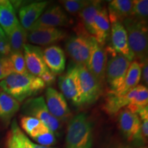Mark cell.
Instances as JSON below:
<instances>
[{"label":"cell","mask_w":148,"mask_h":148,"mask_svg":"<svg viewBox=\"0 0 148 148\" xmlns=\"http://www.w3.org/2000/svg\"><path fill=\"white\" fill-rule=\"evenodd\" d=\"M45 86L40 77L34 76L29 72L25 74L12 73L0 81L1 90L12 96L19 103L37 95Z\"/></svg>","instance_id":"cell-1"},{"label":"cell","mask_w":148,"mask_h":148,"mask_svg":"<svg viewBox=\"0 0 148 148\" xmlns=\"http://www.w3.org/2000/svg\"><path fill=\"white\" fill-rule=\"evenodd\" d=\"M92 125L86 114L81 113L69 121L66 148H92Z\"/></svg>","instance_id":"cell-2"},{"label":"cell","mask_w":148,"mask_h":148,"mask_svg":"<svg viewBox=\"0 0 148 148\" xmlns=\"http://www.w3.org/2000/svg\"><path fill=\"white\" fill-rule=\"evenodd\" d=\"M122 24L127 32L128 45L134 59L140 64L147 59V25L130 17Z\"/></svg>","instance_id":"cell-3"},{"label":"cell","mask_w":148,"mask_h":148,"mask_svg":"<svg viewBox=\"0 0 148 148\" xmlns=\"http://www.w3.org/2000/svg\"><path fill=\"white\" fill-rule=\"evenodd\" d=\"M105 49L107 53L110 54V58L107 62L106 79L110 88L109 92H115L124 82L131 62L124 56L116 53L110 46Z\"/></svg>","instance_id":"cell-4"},{"label":"cell","mask_w":148,"mask_h":148,"mask_svg":"<svg viewBox=\"0 0 148 148\" xmlns=\"http://www.w3.org/2000/svg\"><path fill=\"white\" fill-rule=\"evenodd\" d=\"M21 111L24 115L36 118L49 128L54 134L58 135L61 129V123L49 112L43 97L27 99L23 103Z\"/></svg>","instance_id":"cell-5"},{"label":"cell","mask_w":148,"mask_h":148,"mask_svg":"<svg viewBox=\"0 0 148 148\" xmlns=\"http://www.w3.org/2000/svg\"><path fill=\"white\" fill-rule=\"evenodd\" d=\"M61 93L74 106H82V90L79 77V66L73 62L68 66L67 70L58 78Z\"/></svg>","instance_id":"cell-6"},{"label":"cell","mask_w":148,"mask_h":148,"mask_svg":"<svg viewBox=\"0 0 148 148\" xmlns=\"http://www.w3.org/2000/svg\"><path fill=\"white\" fill-rule=\"evenodd\" d=\"M92 37L88 34L75 33L67 38L65 49L73 63L78 66H86L91 49Z\"/></svg>","instance_id":"cell-7"},{"label":"cell","mask_w":148,"mask_h":148,"mask_svg":"<svg viewBox=\"0 0 148 148\" xmlns=\"http://www.w3.org/2000/svg\"><path fill=\"white\" fill-rule=\"evenodd\" d=\"M119 112L118 125L123 136L129 142L136 145L145 143L141 133V123L137 114L125 108Z\"/></svg>","instance_id":"cell-8"},{"label":"cell","mask_w":148,"mask_h":148,"mask_svg":"<svg viewBox=\"0 0 148 148\" xmlns=\"http://www.w3.org/2000/svg\"><path fill=\"white\" fill-rule=\"evenodd\" d=\"M108 53L104 47L99 45L94 37L91 40V49L86 68L102 85L106 81V69Z\"/></svg>","instance_id":"cell-9"},{"label":"cell","mask_w":148,"mask_h":148,"mask_svg":"<svg viewBox=\"0 0 148 148\" xmlns=\"http://www.w3.org/2000/svg\"><path fill=\"white\" fill-rule=\"evenodd\" d=\"M79 77L82 90V106L92 104L102 92V85L90 73L86 66L79 65Z\"/></svg>","instance_id":"cell-10"},{"label":"cell","mask_w":148,"mask_h":148,"mask_svg":"<svg viewBox=\"0 0 148 148\" xmlns=\"http://www.w3.org/2000/svg\"><path fill=\"white\" fill-rule=\"evenodd\" d=\"M45 103L49 112L60 123L69 121L72 113L67 101L63 95L51 87H48L45 92Z\"/></svg>","instance_id":"cell-11"},{"label":"cell","mask_w":148,"mask_h":148,"mask_svg":"<svg viewBox=\"0 0 148 148\" xmlns=\"http://www.w3.org/2000/svg\"><path fill=\"white\" fill-rule=\"evenodd\" d=\"M66 37V32L58 27H38L27 31V41L36 46L53 45Z\"/></svg>","instance_id":"cell-12"},{"label":"cell","mask_w":148,"mask_h":148,"mask_svg":"<svg viewBox=\"0 0 148 148\" xmlns=\"http://www.w3.org/2000/svg\"><path fill=\"white\" fill-rule=\"evenodd\" d=\"M73 23L72 18L68 16L60 5H54L42 12L31 29L42 27H69Z\"/></svg>","instance_id":"cell-13"},{"label":"cell","mask_w":148,"mask_h":148,"mask_svg":"<svg viewBox=\"0 0 148 148\" xmlns=\"http://www.w3.org/2000/svg\"><path fill=\"white\" fill-rule=\"evenodd\" d=\"M23 53L29 73L39 77L49 70L44 61L42 50L39 46L26 43L23 47Z\"/></svg>","instance_id":"cell-14"},{"label":"cell","mask_w":148,"mask_h":148,"mask_svg":"<svg viewBox=\"0 0 148 148\" xmlns=\"http://www.w3.org/2000/svg\"><path fill=\"white\" fill-rule=\"evenodd\" d=\"M110 47L116 53L121 54L130 61L134 59V55L128 45L127 32L121 22L111 23L110 27Z\"/></svg>","instance_id":"cell-15"},{"label":"cell","mask_w":148,"mask_h":148,"mask_svg":"<svg viewBox=\"0 0 148 148\" xmlns=\"http://www.w3.org/2000/svg\"><path fill=\"white\" fill-rule=\"evenodd\" d=\"M48 4L47 1H35L21 7L18 10L20 24L25 30L32 28L34 24L44 12Z\"/></svg>","instance_id":"cell-16"},{"label":"cell","mask_w":148,"mask_h":148,"mask_svg":"<svg viewBox=\"0 0 148 148\" xmlns=\"http://www.w3.org/2000/svg\"><path fill=\"white\" fill-rule=\"evenodd\" d=\"M42 53L45 63L49 71L56 75L62 73L64 71L65 54L60 47L55 45H50L42 51Z\"/></svg>","instance_id":"cell-17"},{"label":"cell","mask_w":148,"mask_h":148,"mask_svg":"<svg viewBox=\"0 0 148 148\" xmlns=\"http://www.w3.org/2000/svg\"><path fill=\"white\" fill-rule=\"evenodd\" d=\"M137 86L132 88L124 95H118L108 92L103 106V110L109 115H115L121 109L127 106L136 96Z\"/></svg>","instance_id":"cell-18"},{"label":"cell","mask_w":148,"mask_h":148,"mask_svg":"<svg viewBox=\"0 0 148 148\" xmlns=\"http://www.w3.org/2000/svg\"><path fill=\"white\" fill-rule=\"evenodd\" d=\"M110 24L107 8L102 6L99 9L94 19V36L98 43L104 46L107 38L110 36Z\"/></svg>","instance_id":"cell-19"},{"label":"cell","mask_w":148,"mask_h":148,"mask_svg":"<svg viewBox=\"0 0 148 148\" xmlns=\"http://www.w3.org/2000/svg\"><path fill=\"white\" fill-rule=\"evenodd\" d=\"M132 5L133 1L130 0H112L109 1L107 11L110 23H122L125 19L130 17Z\"/></svg>","instance_id":"cell-20"},{"label":"cell","mask_w":148,"mask_h":148,"mask_svg":"<svg viewBox=\"0 0 148 148\" xmlns=\"http://www.w3.org/2000/svg\"><path fill=\"white\" fill-rule=\"evenodd\" d=\"M102 6V3L100 1H90L89 3L78 13L79 23L77 24V26L93 36L94 19L97 12Z\"/></svg>","instance_id":"cell-21"},{"label":"cell","mask_w":148,"mask_h":148,"mask_svg":"<svg viewBox=\"0 0 148 148\" xmlns=\"http://www.w3.org/2000/svg\"><path fill=\"white\" fill-rule=\"evenodd\" d=\"M20 108V103L12 96L1 90L0 92V120L5 126L10 124Z\"/></svg>","instance_id":"cell-22"},{"label":"cell","mask_w":148,"mask_h":148,"mask_svg":"<svg viewBox=\"0 0 148 148\" xmlns=\"http://www.w3.org/2000/svg\"><path fill=\"white\" fill-rule=\"evenodd\" d=\"M141 79V65L137 60H134L130 64L124 82L117 91L113 93L118 95H124L138 86Z\"/></svg>","instance_id":"cell-23"},{"label":"cell","mask_w":148,"mask_h":148,"mask_svg":"<svg viewBox=\"0 0 148 148\" xmlns=\"http://www.w3.org/2000/svg\"><path fill=\"white\" fill-rule=\"evenodd\" d=\"M19 23L14 8L11 1L7 5L0 7V26L5 35H8Z\"/></svg>","instance_id":"cell-24"},{"label":"cell","mask_w":148,"mask_h":148,"mask_svg":"<svg viewBox=\"0 0 148 148\" xmlns=\"http://www.w3.org/2000/svg\"><path fill=\"white\" fill-rule=\"evenodd\" d=\"M20 125L21 128L32 139L38 134L49 129L40 120L33 116L26 115L21 116L20 119Z\"/></svg>","instance_id":"cell-25"},{"label":"cell","mask_w":148,"mask_h":148,"mask_svg":"<svg viewBox=\"0 0 148 148\" xmlns=\"http://www.w3.org/2000/svg\"><path fill=\"white\" fill-rule=\"evenodd\" d=\"M27 31L18 23L10 34L6 35L10 42L11 52H23L27 42Z\"/></svg>","instance_id":"cell-26"},{"label":"cell","mask_w":148,"mask_h":148,"mask_svg":"<svg viewBox=\"0 0 148 148\" xmlns=\"http://www.w3.org/2000/svg\"><path fill=\"white\" fill-rule=\"evenodd\" d=\"M148 89L144 85H138L136 96L132 101L125 107L130 112L137 114L140 109L147 106Z\"/></svg>","instance_id":"cell-27"},{"label":"cell","mask_w":148,"mask_h":148,"mask_svg":"<svg viewBox=\"0 0 148 148\" xmlns=\"http://www.w3.org/2000/svg\"><path fill=\"white\" fill-rule=\"evenodd\" d=\"M9 135L13 139L17 148H32L31 140L18 127L15 119L12 122Z\"/></svg>","instance_id":"cell-28"},{"label":"cell","mask_w":148,"mask_h":148,"mask_svg":"<svg viewBox=\"0 0 148 148\" xmlns=\"http://www.w3.org/2000/svg\"><path fill=\"white\" fill-rule=\"evenodd\" d=\"M148 1L147 0H134L133 1L131 18L136 21L147 24Z\"/></svg>","instance_id":"cell-29"},{"label":"cell","mask_w":148,"mask_h":148,"mask_svg":"<svg viewBox=\"0 0 148 148\" xmlns=\"http://www.w3.org/2000/svg\"><path fill=\"white\" fill-rule=\"evenodd\" d=\"M14 73L25 74L28 73L23 52H11L8 56Z\"/></svg>","instance_id":"cell-30"},{"label":"cell","mask_w":148,"mask_h":148,"mask_svg":"<svg viewBox=\"0 0 148 148\" xmlns=\"http://www.w3.org/2000/svg\"><path fill=\"white\" fill-rule=\"evenodd\" d=\"M64 10L71 14H78L89 3L90 1L84 0H64L59 1Z\"/></svg>","instance_id":"cell-31"},{"label":"cell","mask_w":148,"mask_h":148,"mask_svg":"<svg viewBox=\"0 0 148 148\" xmlns=\"http://www.w3.org/2000/svg\"><path fill=\"white\" fill-rule=\"evenodd\" d=\"M33 140L36 142V144L51 147L56 143V138L54 133L51 132L50 130H47L45 132H42L41 134H38L36 137L33 138Z\"/></svg>","instance_id":"cell-32"},{"label":"cell","mask_w":148,"mask_h":148,"mask_svg":"<svg viewBox=\"0 0 148 148\" xmlns=\"http://www.w3.org/2000/svg\"><path fill=\"white\" fill-rule=\"evenodd\" d=\"M12 73H14L13 68L9 57H0V81L3 80Z\"/></svg>","instance_id":"cell-33"},{"label":"cell","mask_w":148,"mask_h":148,"mask_svg":"<svg viewBox=\"0 0 148 148\" xmlns=\"http://www.w3.org/2000/svg\"><path fill=\"white\" fill-rule=\"evenodd\" d=\"M11 53V47L8 38L5 36L0 40V55L2 56H8Z\"/></svg>","instance_id":"cell-34"},{"label":"cell","mask_w":148,"mask_h":148,"mask_svg":"<svg viewBox=\"0 0 148 148\" xmlns=\"http://www.w3.org/2000/svg\"><path fill=\"white\" fill-rule=\"evenodd\" d=\"M39 77L42 79V82L45 83V86H50V85L54 84L56 79V75L48 70L45 73L40 75Z\"/></svg>","instance_id":"cell-35"},{"label":"cell","mask_w":148,"mask_h":148,"mask_svg":"<svg viewBox=\"0 0 148 148\" xmlns=\"http://www.w3.org/2000/svg\"><path fill=\"white\" fill-rule=\"evenodd\" d=\"M141 65V77L142 80L144 83V85L147 87L148 85V62L147 59L144 61L143 63L140 64Z\"/></svg>","instance_id":"cell-36"},{"label":"cell","mask_w":148,"mask_h":148,"mask_svg":"<svg viewBox=\"0 0 148 148\" xmlns=\"http://www.w3.org/2000/svg\"><path fill=\"white\" fill-rule=\"evenodd\" d=\"M7 147L8 148H17L16 145L14 143L13 139L12 137L8 134V139H7Z\"/></svg>","instance_id":"cell-37"},{"label":"cell","mask_w":148,"mask_h":148,"mask_svg":"<svg viewBox=\"0 0 148 148\" xmlns=\"http://www.w3.org/2000/svg\"><path fill=\"white\" fill-rule=\"evenodd\" d=\"M31 146H32V148H56L53 147H47V146H42L40 145H38V144L34 143L33 142L31 141Z\"/></svg>","instance_id":"cell-38"},{"label":"cell","mask_w":148,"mask_h":148,"mask_svg":"<svg viewBox=\"0 0 148 148\" xmlns=\"http://www.w3.org/2000/svg\"><path fill=\"white\" fill-rule=\"evenodd\" d=\"M6 36V35H5V32H3V29L1 28V26H0V40H2L3 38H5V37Z\"/></svg>","instance_id":"cell-39"},{"label":"cell","mask_w":148,"mask_h":148,"mask_svg":"<svg viewBox=\"0 0 148 148\" xmlns=\"http://www.w3.org/2000/svg\"><path fill=\"white\" fill-rule=\"evenodd\" d=\"M9 3H10V1H8V0H0V7L7 5Z\"/></svg>","instance_id":"cell-40"},{"label":"cell","mask_w":148,"mask_h":148,"mask_svg":"<svg viewBox=\"0 0 148 148\" xmlns=\"http://www.w3.org/2000/svg\"><path fill=\"white\" fill-rule=\"evenodd\" d=\"M135 148H147V147H145V146H143V147H135Z\"/></svg>","instance_id":"cell-41"},{"label":"cell","mask_w":148,"mask_h":148,"mask_svg":"<svg viewBox=\"0 0 148 148\" xmlns=\"http://www.w3.org/2000/svg\"><path fill=\"white\" fill-rule=\"evenodd\" d=\"M1 88H0V92H1Z\"/></svg>","instance_id":"cell-42"},{"label":"cell","mask_w":148,"mask_h":148,"mask_svg":"<svg viewBox=\"0 0 148 148\" xmlns=\"http://www.w3.org/2000/svg\"><path fill=\"white\" fill-rule=\"evenodd\" d=\"M1 56H1V55H0V57H1Z\"/></svg>","instance_id":"cell-43"}]
</instances>
